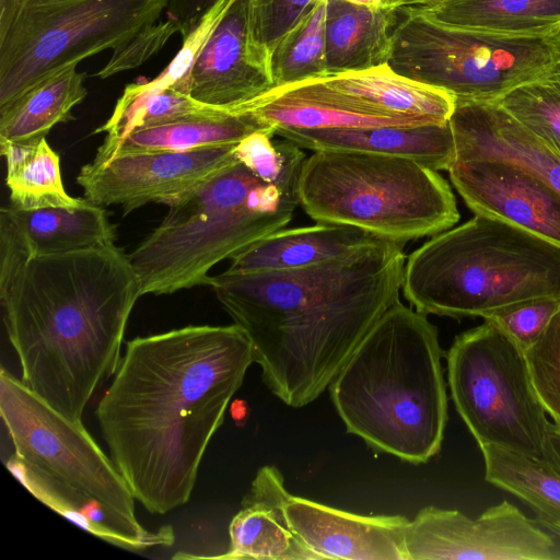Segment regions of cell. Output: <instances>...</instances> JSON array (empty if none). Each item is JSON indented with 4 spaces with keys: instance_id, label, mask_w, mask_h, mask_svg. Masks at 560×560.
Here are the masks:
<instances>
[{
    "instance_id": "1",
    "label": "cell",
    "mask_w": 560,
    "mask_h": 560,
    "mask_svg": "<svg viewBox=\"0 0 560 560\" xmlns=\"http://www.w3.org/2000/svg\"><path fill=\"white\" fill-rule=\"evenodd\" d=\"M254 363L236 325H189L126 343L96 418L110 458L153 514L188 502L205 452Z\"/></svg>"
},
{
    "instance_id": "2",
    "label": "cell",
    "mask_w": 560,
    "mask_h": 560,
    "mask_svg": "<svg viewBox=\"0 0 560 560\" xmlns=\"http://www.w3.org/2000/svg\"><path fill=\"white\" fill-rule=\"evenodd\" d=\"M405 244L381 240L304 268L210 277L247 336L261 380L287 406L318 398L397 301Z\"/></svg>"
},
{
    "instance_id": "3",
    "label": "cell",
    "mask_w": 560,
    "mask_h": 560,
    "mask_svg": "<svg viewBox=\"0 0 560 560\" xmlns=\"http://www.w3.org/2000/svg\"><path fill=\"white\" fill-rule=\"evenodd\" d=\"M140 296L138 276L116 245L32 257L15 244L0 254L3 322L21 380L74 421L116 373Z\"/></svg>"
},
{
    "instance_id": "4",
    "label": "cell",
    "mask_w": 560,
    "mask_h": 560,
    "mask_svg": "<svg viewBox=\"0 0 560 560\" xmlns=\"http://www.w3.org/2000/svg\"><path fill=\"white\" fill-rule=\"evenodd\" d=\"M427 316L397 301L328 386L348 433L415 465L441 451L447 423L443 351Z\"/></svg>"
},
{
    "instance_id": "5",
    "label": "cell",
    "mask_w": 560,
    "mask_h": 560,
    "mask_svg": "<svg viewBox=\"0 0 560 560\" xmlns=\"http://www.w3.org/2000/svg\"><path fill=\"white\" fill-rule=\"evenodd\" d=\"M0 415L15 452L5 466L37 500L129 551L171 544L165 526L150 532L139 523L128 483L82 421L52 408L4 368Z\"/></svg>"
},
{
    "instance_id": "6",
    "label": "cell",
    "mask_w": 560,
    "mask_h": 560,
    "mask_svg": "<svg viewBox=\"0 0 560 560\" xmlns=\"http://www.w3.org/2000/svg\"><path fill=\"white\" fill-rule=\"evenodd\" d=\"M301 170L268 180L236 159L170 202L161 223L128 255L141 295L208 285L214 265L284 229L300 205Z\"/></svg>"
},
{
    "instance_id": "7",
    "label": "cell",
    "mask_w": 560,
    "mask_h": 560,
    "mask_svg": "<svg viewBox=\"0 0 560 560\" xmlns=\"http://www.w3.org/2000/svg\"><path fill=\"white\" fill-rule=\"evenodd\" d=\"M401 291L425 315L487 318L520 304L560 300V246L475 214L407 258Z\"/></svg>"
},
{
    "instance_id": "8",
    "label": "cell",
    "mask_w": 560,
    "mask_h": 560,
    "mask_svg": "<svg viewBox=\"0 0 560 560\" xmlns=\"http://www.w3.org/2000/svg\"><path fill=\"white\" fill-rule=\"evenodd\" d=\"M299 200L317 223L349 225L406 244L451 229L455 196L415 160L354 151H314L299 178Z\"/></svg>"
},
{
    "instance_id": "9",
    "label": "cell",
    "mask_w": 560,
    "mask_h": 560,
    "mask_svg": "<svg viewBox=\"0 0 560 560\" xmlns=\"http://www.w3.org/2000/svg\"><path fill=\"white\" fill-rule=\"evenodd\" d=\"M168 0H0V109L58 72L116 50Z\"/></svg>"
},
{
    "instance_id": "10",
    "label": "cell",
    "mask_w": 560,
    "mask_h": 560,
    "mask_svg": "<svg viewBox=\"0 0 560 560\" xmlns=\"http://www.w3.org/2000/svg\"><path fill=\"white\" fill-rule=\"evenodd\" d=\"M388 67L455 98L498 101L560 63L555 35H515L438 23L418 8L400 9Z\"/></svg>"
},
{
    "instance_id": "11",
    "label": "cell",
    "mask_w": 560,
    "mask_h": 560,
    "mask_svg": "<svg viewBox=\"0 0 560 560\" xmlns=\"http://www.w3.org/2000/svg\"><path fill=\"white\" fill-rule=\"evenodd\" d=\"M452 400L478 443L545 458L551 422L525 353L488 320L456 336L446 353Z\"/></svg>"
},
{
    "instance_id": "12",
    "label": "cell",
    "mask_w": 560,
    "mask_h": 560,
    "mask_svg": "<svg viewBox=\"0 0 560 560\" xmlns=\"http://www.w3.org/2000/svg\"><path fill=\"white\" fill-rule=\"evenodd\" d=\"M407 560H560V535L502 501L471 518L427 506L407 525Z\"/></svg>"
},
{
    "instance_id": "13",
    "label": "cell",
    "mask_w": 560,
    "mask_h": 560,
    "mask_svg": "<svg viewBox=\"0 0 560 560\" xmlns=\"http://www.w3.org/2000/svg\"><path fill=\"white\" fill-rule=\"evenodd\" d=\"M235 144L185 151L124 154L91 161L77 176L84 198L97 206L118 205L127 214L149 202H170L205 184L236 161Z\"/></svg>"
},
{
    "instance_id": "14",
    "label": "cell",
    "mask_w": 560,
    "mask_h": 560,
    "mask_svg": "<svg viewBox=\"0 0 560 560\" xmlns=\"http://www.w3.org/2000/svg\"><path fill=\"white\" fill-rule=\"evenodd\" d=\"M249 0H231L186 78V94L209 106L235 109L275 89L269 54L256 46Z\"/></svg>"
},
{
    "instance_id": "15",
    "label": "cell",
    "mask_w": 560,
    "mask_h": 560,
    "mask_svg": "<svg viewBox=\"0 0 560 560\" xmlns=\"http://www.w3.org/2000/svg\"><path fill=\"white\" fill-rule=\"evenodd\" d=\"M450 179L475 214L502 220L560 246V194L499 160L455 161Z\"/></svg>"
},
{
    "instance_id": "16",
    "label": "cell",
    "mask_w": 560,
    "mask_h": 560,
    "mask_svg": "<svg viewBox=\"0 0 560 560\" xmlns=\"http://www.w3.org/2000/svg\"><path fill=\"white\" fill-rule=\"evenodd\" d=\"M284 511L299 539L317 557L407 560L402 515H361L288 493Z\"/></svg>"
},
{
    "instance_id": "17",
    "label": "cell",
    "mask_w": 560,
    "mask_h": 560,
    "mask_svg": "<svg viewBox=\"0 0 560 560\" xmlns=\"http://www.w3.org/2000/svg\"><path fill=\"white\" fill-rule=\"evenodd\" d=\"M456 160H499L560 194V153L498 102L456 98L450 118Z\"/></svg>"
},
{
    "instance_id": "18",
    "label": "cell",
    "mask_w": 560,
    "mask_h": 560,
    "mask_svg": "<svg viewBox=\"0 0 560 560\" xmlns=\"http://www.w3.org/2000/svg\"><path fill=\"white\" fill-rule=\"evenodd\" d=\"M284 480L275 466H262L229 526V549L219 556L176 555L174 558L223 560H317L289 525Z\"/></svg>"
},
{
    "instance_id": "19",
    "label": "cell",
    "mask_w": 560,
    "mask_h": 560,
    "mask_svg": "<svg viewBox=\"0 0 560 560\" xmlns=\"http://www.w3.org/2000/svg\"><path fill=\"white\" fill-rule=\"evenodd\" d=\"M276 135L313 152L339 150L400 156L434 171H448L456 160L450 121L418 126L281 128Z\"/></svg>"
},
{
    "instance_id": "20",
    "label": "cell",
    "mask_w": 560,
    "mask_h": 560,
    "mask_svg": "<svg viewBox=\"0 0 560 560\" xmlns=\"http://www.w3.org/2000/svg\"><path fill=\"white\" fill-rule=\"evenodd\" d=\"M324 80L374 115L400 126L447 122L455 107L452 94L400 75L387 63Z\"/></svg>"
},
{
    "instance_id": "21",
    "label": "cell",
    "mask_w": 560,
    "mask_h": 560,
    "mask_svg": "<svg viewBox=\"0 0 560 560\" xmlns=\"http://www.w3.org/2000/svg\"><path fill=\"white\" fill-rule=\"evenodd\" d=\"M256 131L276 135L250 108H217L173 122L135 129L126 136L98 147L95 162L112 158L152 151H185L205 147L236 144Z\"/></svg>"
},
{
    "instance_id": "22",
    "label": "cell",
    "mask_w": 560,
    "mask_h": 560,
    "mask_svg": "<svg viewBox=\"0 0 560 560\" xmlns=\"http://www.w3.org/2000/svg\"><path fill=\"white\" fill-rule=\"evenodd\" d=\"M381 240L384 238L349 225L318 223L282 229L232 256L228 271L255 273L304 268L342 257Z\"/></svg>"
},
{
    "instance_id": "23",
    "label": "cell",
    "mask_w": 560,
    "mask_h": 560,
    "mask_svg": "<svg viewBox=\"0 0 560 560\" xmlns=\"http://www.w3.org/2000/svg\"><path fill=\"white\" fill-rule=\"evenodd\" d=\"M397 11L347 0H327L325 20L328 75L387 63Z\"/></svg>"
},
{
    "instance_id": "24",
    "label": "cell",
    "mask_w": 560,
    "mask_h": 560,
    "mask_svg": "<svg viewBox=\"0 0 560 560\" xmlns=\"http://www.w3.org/2000/svg\"><path fill=\"white\" fill-rule=\"evenodd\" d=\"M416 8L438 23L467 30L553 35L560 28V0H443Z\"/></svg>"
},
{
    "instance_id": "25",
    "label": "cell",
    "mask_w": 560,
    "mask_h": 560,
    "mask_svg": "<svg viewBox=\"0 0 560 560\" xmlns=\"http://www.w3.org/2000/svg\"><path fill=\"white\" fill-rule=\"evenodd\" d=\"M86 73L67 68L0 109V141L37 144L60 122L73 118L72 109L88 95Z\"/></svg>"
},
{
    "instance_id": "26",
    "label": "cell",
    "mask_w": 560,
    "mask_h": 560,
    "mask_svg": "<svg viewBox=\"0 0 560 560\" xmlns=\"http://www.w3.org/2000/svg\"><path fill=\"white\" fill-rule=\"evenodd\" d=\"M13 210L22 223L33 257L115 245V226L105 208L85 198L73 208Z\"/></svg>"
},
{
    "instance_id": "27",
    "label": "cell",
    "mask_w": 560,
    "mask_h": 560,
    "mask_svg": "<svg viewBox=\"0 0 560 560\" xmlns=\"http://www.w3.org/2000/svg\"><path fill=\"white\" fill-rule=\"evenodd\" d=\"M485 479L526 502L541 524L560 535V469L546 458L480 446Z\"/></svg>"
},
{
    "instance_id": "28",
    "label": "cell",
    "mask_w": 560,
    "mask_h": 560,
    "mask_svg": "<svg viewBox=\"0 0 560 560\" xmlns=\"http://www.w3.org/2000/svg\"><path fill=\"white\" fill-rule=\"evenodd\" d=\"M0 148L5 160V184L13 208H73L84 201L66 192L59 155L46 139L37 144L0 141Z\"/></svg>"
},
{
    "instance_id": "29",
    "label": "cell",
    "mask_w": 560,
    "mask_h": 560,
    "mask_svg": "<svg viewBox=\"0 0 560 560\" xmlns=\"http://www.w3.org/2000/svg\"><path fill=\"white\" fill-rule=\"evenodd\" d=\"M218 107L200 103L173 88H159L152 80L128 84L108 120L95 133L104 140L119 139L130 131L210 113Z\"/></svg>"
},
{
    "instance_id": "30",
    "label": "cell",
    "mask_w": 560,
    "mask_h": 560,
    "mask_svg": "<svg viewBox=\"0 0 560 560\" xmlns=\"http://www.w3.org/2000/svg\"><path fill=\"white\" fill-rule=\"evenodd\" d=\"M326 1H318L271 49L269 66L275 88L328 77Z\"/></svg>"
},
{
    "instance_id": "31",
    "label": "cell",
    "mask_w": 560,
    "mask_h": 560,
    "mask_svg": "<svg viewBox=\"0 0 560 560\" xmlns=\"http://www.w3.org/2000/svg\"><path fill=\"white\" fill-rule=\"evenodd\" d=\"M495 102L560 153V63Z\"/></svg>"
},
{
    "instance_id": "32",
    "label": "cell",
    "mask_w": 560,
    "mask_h": 560,
    "mask_svg": "<svg viewBox=\"0 0 560 560\" xmlns=\"http://www.w3.org/2000/svg\"><path fill=\"white\" fill-rule=\"evenodd\" d=\"M524 353L535 393L552 423L560 428V308Z\"/></svg>"
},
{
    "instance_id": "33",
    "label": "cell",
    "mask_w": 560,
    "mask_h": 560,
    "mask_svg": "<svg viewBox=\"0 0 560 560\" xmlns=\"http://www.w3.org/2000/svg\"><path fill=\"white\" fill-rule=\"evenodd\" d=\"M252 37L270 54L278 40L320 0H249Z\"/></svg>"
},
{
    "instance_id": "34",
    "label": "cell",
    "mask_w": 560,
    "mask_h": 560,
    "mask_svg": "<svg viewBox=\"0 0 560 560\" xmlns=\"http://www.w3.org/2000/svg\"><path fill=\"white\" fill-rule=\"evenodd\" d=\"M559 308L560 300L542 299L495 313L483 320L495 325L520 348L526 350L539 338Z\"/></svg>"
},
{
    "instance_id": "35",
    "label": "cell",
    "mask_w": 560,
    "mask_h": 560,
    "mask_svg": "<svg viewBox=\"0 0 560 560\" xmlns=\"http://www.w3.org/2000/svg\"><path fill=\"white\" fill-rule=\"evenodd\" d=\"M175 33H178V26L168 19L148 26L129 43L114 50L108 62L95 75L107 79L140 66L160 51Z\"/></svg>"
},
{
    "instance_id": "36",
    "label": "cell",
    "mask_w": 560,
    "mask_h": 560,
    "mask_svg": "<svg viewBox=\"0 0 560 560\" xmlns=\"http://www.w3.org/2000/svg\"><path fill=\"white\" fill-rule=\"evenodd\" d=\"M218 0H168L166 19L178 26L183 38L192 32Z\"/></svg>"
},
{
    "instance_id": "37",
    "label": "cell",
    "mask_w": 560,
    "mask_h": 560,
    "mask_svg": "<svg viewBox=\"0 0 560 560\" xmlns=\"http://www.w3.org/2000/svg\"><path fill=\"white\" fill-rule=\"evenodd\" d=\"M545 458L560 469V428L555 423L548 429Z\"/></svg>"
},
{
    "instance_id": "38",
    "label": "cell",
    "mask_w": 560,
    "mask_h": 560,
    "mask_svg": "<svg viewBox=\"0 0 560 560\" xmlns=\"http://www.w3.org/2000/svg\"><path fill=\"white\" fill-rule=\"evenodd\" d=\"M443 0H386L384 8L400 10L409 7H424L435 4Z\"/></svg>"
},
{
    "instance_id": "39",
    "label": "cell",
    "mask_w": 560,
    "mask_h": 560,
    "mask_svg": "<svg viewBox=\"0 0 560 560\" xmlns=\"http://www.w3.org/2000/svg\"><path fill=\"white\" fill-rule=\"evenodd\" d=\"M351 3L370 7V8H384L386 0H347Z\"/></svg>"
},
{
    "instance_id": "40",
    "label": "cell",
    "mask_w": 560,
    "mask_h": 560,
    "mask_svg": "<svg viewBox=\"0 0 560 560\" xmlns=\"http://www.w3.org/2000/svg\"><path fill=\"white\" fill-rule=\"evenodd\" d=\"M553 35L560 45V28Z\"/></svg>"
}]
</instances>
